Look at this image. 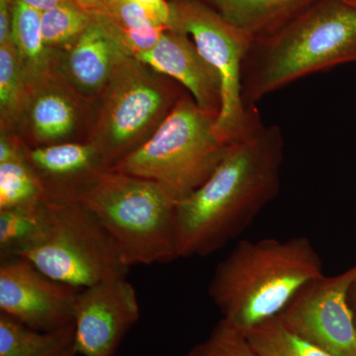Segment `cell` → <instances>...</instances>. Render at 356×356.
<instances>
[{
  "label": "cell",
  "instance_id": "cell-1",
  "mask_svg": "<svg viewBox=\"0 0 356 356\" xmlns=\"http://www.w3.org/2000/svg\"><path fill=\"white\" fill-rule=\"evenodd\" d=\"M283 161L282 132L259 112L211 177L178 201L179 257L212 254L240 236L277 196Z\"/></svg>",
  "mask_w": 356,
  "mask_h": 356
},
{
  "label": "cell",
  "instance_id": "cell-2",
  "mask_svg": "<svg viewBox=\"0 0 356 356\" xmlns=\"http://www.w3.org/2000/svg\"><path fill=\"white\" fill-rule=\"evenodd\" d=\"M324 274L307 236L241 241L213 274L209 295L222 321L243 334L277 317L309 281Z\"/></svg>",
  "mask_w": 356,
  "mask_h": 356
},
{
  "label": "cell",
  "instance_id": "cell-3",
  "mask_svg": "<svg viewBox=\"0 0 356 356\" xmlns=\"http://www.w3.org/2000/svg\"><path fill=\"white\" fill-rule=\"evenodd\" d=\"M348 63H356V6L343 0L313 3L254 40L243 63V105L257 108L274 91Z\"/></svg>",
  "mask_w": 356,
  "mask_h": 356
},
{
  "label": "cell",
  "instance_id": "cell-4",
  "mask_svg": "<svg viewBox=\"0 0 356 356\" xmlns=\"http://www.w3.org/2000/svg\"><path fill=\"white\" fill-rule=\"evenodd\" d=\"M77 202L95 215L129 267L179 259L178 200L163 185L99 170L72 185L56 203Z\"/></svg>",
  "mask_w": 356,
  "mask_h": 356
},
{
  "label": "cell",
  "instance_id": "cell-5",
  "mask_svg": "<svg viewBox=\"0 0 356 356\" xmlns=\"http://www.w3.org/2000/svg\"><path fill=\"white\" fill-rule=\"evenodd\" d=\"M215 123L185 93L154 135L110 170L152 180L181 200L211 177L226 153L229 144Z\"/></svg>",
  "mask_w": 356,
  "mask_h": 356
},
{
  "label": "cell",
  "instance_id": "cell-6",
  "mask_svg": "<svg viewBox=\"0 0 356 356\" xmlns=\"http://www.w3.org/2000/svg\"><path fill=\"white\" fill-rule=\"evenodd\" d=\"M175 79L129 58L119 67L98 97L97 117L89 137L110 170L145 144L185 95Z\"/></svg>",
  "mask_w": 356,
  "mask_h": 356
},
{
  "label": "cell",
  "instance_id": "cell-7",
  "mask_svg": "<svg viewBox=\"0 0 356 356\" xmlns=\"http://www.w3.org/2000/svg\"><path fill=\"white\" fill-rule=\"evenodd\" d=\"M51 205L46 233L21 259L51 280L79 289L126 277L129 266L113 238L90 211L72 201Z\"/></svg>",
  "mask_w": 356,
  "mask_h": 356
},
{
  "label": "cell",
  "instance_id": "cell-8",
  "mask_svg": "<svg viewBox=\"0 0 356 356\" xmlns=\"http://www.w3.org/2000/svg\"><path fill=\"white\" fill-rule=\"evenodd\" d=\"M170 28L188 35L222 81V109L215 130L224 142L235 140L259 113L242 100V69L254 37L197 3L172 7Z\"/></svg>",
  "mask_w": 356,
  "mask_h": 356
},
{
  "label": "cell",
  "instance_id": "cell-9",
  "mask_svg": "<svg viewBox=\"0 0 356 356\" xmlns=\"http://www.w3.org/2000/svg\"><path fill=\"white\" fill-rule=\"evenodd\" d=\"M355 267L304 285L277 316L295 334L334 356H356V324L348 302Z\"/></svg>",
  "mask_w": 356,
  "mask_h": 356
},
{
  "label": "cell",
  "instance_id": "cell-10",
  "mask_svg": "<svg viewBox=\"0 0 356 356\" xmlns=\"http://www.w3.org/2000/svg\"><path fill=\"white\" fill-rule=\"evenodd\" d=\"M81 289L51 280L21 257L1 261L0 313L42 332L72 327Z\"/></svg>",
  "mask_w": 356,
  "mask_h": 356
},
{
  "label": "cell",
  "instance_id": "cell-11",
  "mask_svg": "<svg viewBox=\"0 0 356 356\" xmlns=\"http://www.w3.org/2000/svg\"><path fill=\"white\" fill-rule=\"evenodd\" d=\"M140 318L135 288L126 277L83 288L74 310V350L81 356H112Z\"/></svg>",
  "mask_w": 356,
  "mask_h": 356
},
{
  "label": "cell",
  "instance_id": "cell-12",
  "mask_svg": "<svg viewBox=\"0 0 356 356\" xmlns=\"http://www.w3.org/2000/svg\"><path fill=\"white\" fill-rule=\"evenodd\" d=\"M131 57L135 56L120 28L109 16L98 14L76 42L56 57L54 72L79 95L95 97Z\"/></svg>",
  "mask_w": 356,
  "mask_h": 356
},
{
  "label": "cell",
  "instance_id": "cell-13",
  "mask_svg": "<svg viewBox=\"0 0 356 356\" xmlns=\"http://www.w3.org/2000/svg\"><path fill=\"white\" fill-rule=\"evenodd\" d=\"M136 58L177 81L203 111L217 120L222 109L221 79L188 35L168 28L152 50Z\"/></svg>",
  "mask_w": 356,
  "mask_h": 356
},
{
  "label": "cell",
  "instance_id": "cell-14",
  "mask_svg": "<svg viewBox=\"0 0 356 356\" xmlns=\"http://www.w3.org/2000/svg\"><path fill=\"white\" fill-rule=\"evenodd\" d=\"M26 159L41 178L50 201L96 170H103L92 145L58 143L26 149Z\"/></svg>",
  "mask_w": 356,
  "mask_h": 356
},
{
  "label": "cell",
  "instance_id": "cell-15",
  "mask_svg": "<svg viewBox=\"0 0 356 356\" xmlns=\"http://www.w3.org/2000/svg\"><path fill=\"white\" fill-rule=\"evenodd\" d=\"M51 76L33 84L23 114L27 112L34 139L42 144H58L76 128V109L64 91L50 83Z\"/></svg>",
  "mask_w": 356,
  "mask_h": 356
},
{
  "label": "cell",
  "instance_id": "cell-16",
  "mask_svg": "<svg viewBox=\"0 0 356 356\" xmlns=\"http://www.w3.org/2000/svg\"><path fill=\"white\" fill-rule=\"evenodd\" d=\"M219 15L254 39L270 34L317 0H212Z\"/></svg>",
  "mask_w": 356,
  "mask_h": 356
},
{
  "label": "cell",
  "instance_id": "cell-17",
  "mask_svg": "<svg viewBox=\"0 0 356 356\" xmlns=\"http://www.w3.org/2000/svg\"><path fill=\"white\" fill-rule=\"evenodd\" d=\"M74 353V325L54 332L37 331L0 313V356H69Z\"/></svg>",
  "mask_w": 356,
  "mask_h": 356
},
{
  "label": "cell",
  "instance_id": "cell-18",
  "mask_svg": "<svg viewBox=\"0 0 356 356\" xmlns=\"http://www.w3.org/2000/svg\"><path fill=\"white\" fill-rule=\"evenodd\" d=\"M11 39L30 86L51 76V51L44 43L41 11L15 0Z\"/></svg>",
  "mask_w": 356,
  "mask_h": 356
},
{
  "label": "cell",
  "instance_id": "cell-19",
  "mask_svg": "<svg viewBox=\"0 0 356 356\" xmlns=\"http://www.w3.org/2000/svg\"><path fill=\"white\" fill-rule=\"evenodd\" d=\"M51 202L37 207L0 211V257L16 259L37 245L50 222Z\"/></svg>",
  "mask_w": 356,
  "mask_h": 356
},
{
  "label": "cell",
  "instance_id": "cell-20",
  "mask_svg": "<svg viewBox=\"0 0 356 356\" xmlns=\"http://www.w3.org/2000/svg\"><path fill=\"white\" fill-rule=\"evenodd\" d=\"M50 202L48 191L27 159L0 163V211Z\"/></svg>",
  "mask_w": 356,
  "mask_h": 356
},
{
  "label": "cell",
  "instance_id": "cell-21",
  "mask_svg": "<svg viewBox=\"0 0 356 356\" xmlns=\"http://www.w3.org/2000/svg\"><path fill=\"white\" fill-rule=\"evenodd\" d=\"M30 84L13 39L0 44V112L2 124L22 116Z\"/></svg>",
  "mask_w": 356,
  "mask_h": 356
},
{
  "label": "cell",
  "instance_id": "cell-22",
  "mask_svg": "<svg viewBox=\"0 0 356 356\" xmlns=\"http://www.w3.org/2000/svg\"><path fill=\"white\" fill-rule=\"evenodd\" d=\"M261 356H334L295 334L280 317L271 318L247 334Z\"/></svg>",
  "mask_w": 356,
  "mask_h": 356
},
{
  "label": "cell",
  "instance_id": "cell-23",
  "mask_svg": "<svg viewBox=\"0 0 356 356\" xmlns=\"http://www.w3.org/2000/svg\"><path fill=\"white\" fill-rule=\"evenodd\" d=\"M72 1L65 2L42 13V34L47 48H67L83 34L92 19Z\"/></svg>",
  "mask_w": 356,
  "mask_h": 356
},
{
  "label": "cell",
  "instance_id": "cell-24",
  "mask_svg": "<svg viewBox=\"0 0 356 356\" xmlns=\"http://www.w3.org/2000/svg\"><path fill=\"white\" fill-rule=\"evenodd\" d=\"M186 356H261L247 334L220 321L209 337L194 346Z\"/></svg>",
  "mask_w": 356,
  "mask_h": 356
},
{
  "label": "cell",
  "instance_id": "cell-25",
  "mask_svg": "<svg viewBox=\"0 0 356 356\" xmlns=\"http://www.w3.org/2000/svg\"><path fill=\"white\" fill-rule=\"evenodd\" d=\"M109 17L121 30L161 25L147 8L132 0H108ZM165 27V26H163Z\"/></svg>",
  "mask_w": 356,
  "mask_h": 356
},
{
  "label": "cell",
  "instance_id": "cell-26",
  "mask_svg": "<svg viewBox=\"0 0 356 356\" xmlns=\"http://www.w3.org/2000/svg\"><path fill=\"white\" fill-rule=\"evenodd\" d=\"M168 28L152 25L139 29L121 30L133 55L138 56L152 50L161 39V35Z\"/></svg>",
  "mask_w": 356,
  "mask_h": 356
},
{
  "label": "cell",
  "instance_id": "cell-27",
  "mask_svg": "<svg viewBox=\"0 0 356 356\" xmlns=\"http://www.w3.org/2000/svg\"><path fill=\"white\" fill-rule=\"evenodd\" d=\"M149 11L161 25L170 28L172 8L165 0H132Z\"/></svg>",
  "mask_w": 356,
  "mask_h": 356
},
{
  "label": "cell",
  "instance_id": "cell-28",
  "mask_svg": "<svg viewBox=\"0 0 356 356\" xmlns=\"http://www.w3.org/2000/svg\"><path fill=\"white\" fill-rule=\"evenodd\" d=\"M13 11V0H0V44L11 40Z\"/></svg>",
  "mask_w": 356,
  "mask_h": 356
},
{
  "label": "cell",
  "instance_id": "cell-29",
  "mask_svg": "<svg viewBox=\"0 0 356 356\" xmlns=\"http://www.w3.org/2000/svg\"><path fill=\"white\" fill-rule=\"evenodd\" d=\"M20 1L25 3L26 6L37 9V10L41 11V13H44V11L60 6V4L70 1V0H20Z\"/></svg>",
  "mask_w": 356,
  "mask_h": 356
},
{
  "label": "cell",
  "instance_id": "cell-30",
  "mask_svg": "<svg viewBox=\"0 0 356 356\" xmlns=\"http://www.w3.org/2000/svg\"><path fill=\"white\" fill-rule=\"evenodd\" d=\"M355 267V280L351 283L350 291H348V302L351 310H353V316H355V324H356V266Z\"/></svg>",
  "mask_w": 356,
  "mask_h": 356
},
{
  "label": "cell",
  "instance_id": "cell-31",
  "mask_svg": "<svg viewBox=\"0 0 356 356\" xmlns=\"http://www.w3.org/2000/svg\"><path fill=\"white\" fill-rule=\"evenodd\" d=\"M79 3L86 6H99L102 4L107 3L108 0H77Z\"/></svg>",
  "mask_w": 356,
  "mask_h": 356
},
{
  "label": "cell",
  "instance_id": "cell-32",
  "mask_svg": "<svg viewBox=\"0 0 356 356\" xmlns=\"http://www.w3.org/2000/svg\"><path fill=\"white\" fill-rule=\"evenodd\" d=\"M343 1L348 2V3L353 4V6H356V0H343Z\"/></svg>",
  "mask_w": 356,
  "mask_h": 356
},
{
  "label": "cell",
  "instance_id": "cell-33",
  "mask_svg": "<svg viewBox=\"0 0 356 356\" xmlns=\"http://www.w3.org/2000/svg\"><path fill=\"white\" fill-rule=\"evenodd\" d=\"M69 356H81V355H77L76 353H74V355H70Z\"/></svg>",
  "mask_w": 356,
  "mask_h": 356
}]
</instances>
